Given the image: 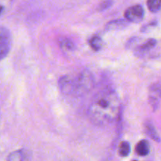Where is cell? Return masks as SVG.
Segmentation results:
<instances>
[{
	"mask_svg": "<svg viewBox=\"0 0 161 161\" xmlns=\"http://www.w3.org/2000/svg\"><path fill=\"white\" fill-rule=\"evenodd\" d=\"M120 111L119 96L111 89L99 92L91 102L89 108V117L92 123L105 126L113 123Z\"/></svg>",
	"mask_w": 161,
	"mask_h": 161,
	"instance_id": "1",
	"label": "cell"
},
{
	"mask_svg": "<svg viewBox=\"0 0 161 161\" xmlns=\"http://www.w3.org/2000/svg\"><path fill=\"white\" fill-rule=\"evenodd\" d=\"M92 86L93 78L89 71H83L76 77L63 76L58 81L60 90L66 95H82L89 92Z\"/></svg>",
	"mask_w": 161,
	"mask_h": 161,
	"instance_id": "2",
	"label": "cell"
},
{
	"mask_svg": "<svg viewBox=\"0 0 161 161\" xmlns=\"http://www.w3.org/2000/svg\"><path fill=\"white\" fill-rule=\"evenodd\" d=\"M12 36L6 27H0V60L7 56L11 49Z\"/></svg>",
	"mask_w": 161,
	"mask_h": 161,
	"instance_id": "3",
	"label": "cell"
},
{
	"mask_svg": "<svg viewBox=\"0 0 161 161\" xmlns=\"http://www.w3.org/2000/svg\"><path fill=\"white\" fill-rule=\"evenodd\" d=\"M143 7L141 5H134L129 7L125 11V18L127 21L134 23H138L142 21L144 18Z\"/></svg>",
	"mask_w": 161,
	"mask_h": 161,
	"instance_id": "4",
	"label": "cell"
},
{
	"mask_svg": "<svg viewBox=\"0 0 161 161\" xmlns=\"http://www.w3.org/2000/svg\"><path fill=\"white\" fill-rule=\"evenodd\" d=\"M161 99V86L159 84H154L150 88L149 100L153 107H156Z\"/></svg>",
	"mask_w": 161,
	"mask_h": 161,
	"instance_id": "5",
	"label": "cell"
},
{
	"mask_svg": "<svg viewBox=\"0 0 161 161\" xmlns=\"http://www.w3.org/2000/svg\"><path fill=\"white\" fill-rule=\"evenodd\" d=\"M149 144L146 140H142L136 145V153L141 156H145L149 153Z\"/></svg>",
	"mask_w": 161,
	"mask_h": 161,
	"instance_id": "6",
	"label": "cell"
},
{
	"mask_svg": "<svg viewBox=\"0 0 161 161\" xmlns=\"http://www.w3.org/2000/svg\"><path fill=\"white\" fill-rule=\"evenodd\" d=\"M89 45L94 51H100L103 45V41L101 37L94 36L89 40Z\"/></svg>",
	"mask_w": 161,
	"mask_h": 161,
	"instance_id": "7",
	"label": "cell"
},
{
	"mask_svg": "<svg viewBox=\"0 0 161 161\" xmlns=\"http://www.w3.org/2000/svg\"><path fill=\"white\" fill-rule=\"evenodd\" d=\"M145 132L152 139H153L156 142H159V135H158L157 132L156 131V129H155L152 123H147L145 124Z\"/></svg>",
	"mask_w": 161,
	"mask_h": 161,
	"instance_id": "8",
	"label": "cell"
},
{
	"mask_svg": "<svg viewBox=\"0 0 161 161\" xmlns=\"http://www.w3.org/2000/svg\"><path fill=\"white\" fill-rule=\"evenodd\" d=\"M148 10L153 13H156L161 10V0H147Z\"/></svg>",
	"mask_w": 161,
	"mask_h": 161,
	"instance_id": "9",
	"label": "cell"
},
{
	"mask_svg": "<svg viewBox=\"0 0 161 161\" xmlns=\"http://www.w3.org/2000/svg\"><path fill=\"white\" fill-rule=\"evenodd\" d=\"M130 153V145L127 142H123L119 148V153L121 156H127Z\"/></svg>",
	"mask_w": 161,
	"mask_h": 161,
	"instance_id": "10",
	"label": "cell"
},
{
	"mask_svg": "<svg viewBox=\"0 0 161 161\" xmlns=\"http://www.w3.org/2000/svg\"><path fill=\"white\" fill-rule=\"evenodd\" d=\"M156 44V41L154 39H149L147 41H145L142 45H141L140 47H138V52H145L146 51H148L149 49L153 48L155 45Z\"/></svg>",
	"mask_w": 161,
	"mask_h": 161,
	"instance_id": "11",
	"label": "cell"
},
{
	"mask_svg": "<svg viewBox=\"0 0 161 161\" xmlns=\"http://www.w3.org/2000/svg\"><path fill=\"white\" fill-rule=\"evenodd\" d=\"M60 46L63 48V50L66 51V52H71L74 50V43L69 39H63L60 41Z\"/></svg>",
	"mask_w": 161,
	"mask_h": 161,
	"instance_id": "12",
	"label": "cell"
},
{
	"mask_svg": "<svg viewBox=\"0 0 161 161\" xmlns=\"http://www.w3.org/2000/svg\"><path fill=\"white\" fill-rule=\"evenodd\" d=\"M24 155L21 151H14L10 153L7 158V161H23Z\"/></svg>",
	"mask_w": 161,
	"mask_h": 161,
	"instance_id": "13",
	"label": "cell"
},
{
	"mask_svg": "<svg viewBox=\"0 0 161 161\" xmlns=\"http://www.w3.org/2000/svg\"><path fill=\"white\" fill-rule=\"evenodd\" d=\"M126 21H123V20H117V21H111L108 24V27H110L111 29H112L113 27H116V28H120V27H123L126 25Z\"/></svg>",
	"mask_w": 161,
	"mask_h": 161,
	"instance_id": "14",
	"label": "cell"
},
{
	"mask_svg": "<svg viewBox=\"0 0 161 161\" xmlns=\"http://www.w3.org/2000/svg\"><path fill=\"white\" fill-rule=\"evenodd\" d=\"M111 5V1H105L103 3L101 4V8L103 9H107L109 6Z\"/></svg>",
	"mask_w": 161,
	"mask_h": 161,
	"instance_id": "15",
	"label": "cell"
},
{
	"mask_svg": "<svg viewBox=\"0 0 161 161\" xmlns=\"http://www.w3.org/2000/svg\"><path fill=\"white\" fill-rule=\"evenodd\" d=\"M3 7L0 6V14H1V13L3 12Z\"/></svg>",
	"mask_w": 161,
	"mask_h": 161,
	"instance_id": "16",
	"label": "cell"
},
{
	"mask_svg": "<svg viewBox=\"0 0 161 161\" xmlns=\"http://www.w3.org/2000/svg\"><path fill=\"white\" fill-rule=\"evenodd\" d=\"M134 161H137V160H134Z\"/></svg>",
	"mask_w": 161,
	"mask_h": 161,
	"instance_id": "17",
	"label": "cell"
}]
</instances>
